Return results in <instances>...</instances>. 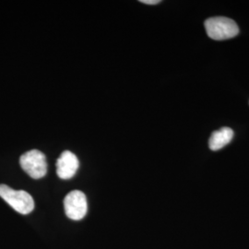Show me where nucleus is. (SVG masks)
Masks as SVG:
<instances>
[{
	"instance_id": "0eeeda50",
	"label": "nucleus",
	"mask_w": 249,
	"mask_h": 249,
	"mask_svg": "<svg viewBox=\"0 0 249 249\" xmlns=\"http://www.w3.org/2000/svg\"><path fill=\"white\" fill-rule=\"evenodd\" d=\"M141 2L147 5H156V4H159L160 1V0H141Z\"/></svg>"
},
{
	"instance_id": "20e7f679",
	"label": "nucleus",
	"mask_w": 249,
	"mask_h": 249,
	"mask_svg": "<svg viewBox=\"0 0 249 249\" xmlns=\"http://www.w3.org/2000/svg\"><path fill=\"white\" fill-rule=\"evenodd\" d=\"M64 208L67 216L70 219L74 221L83 219L88 211L85 194L80 190H73L70 192L64 199Z\"/></svg>"
},
{
	"instance_id": "f257e3e1",
	"label": "nucleus",
	"mask_w": 249,
	"mask_h": 249,
	"mask_svg": "<svg viewBox=\"0 0 249 249\" xmlns=\"http://www.w3.org/2000/svg\"><path fill=\"white\" fill-rule=\"evenodd\" d=\"M204 24L208 36L216 41L231 39L239 34L236 22L226 17L208 18Z\"/></svg>"
},
{
	"instance_id": "39448f33",
	"label": "nucleus",
	"mask_w": 249,
	"mask_h": 249,
	"mask_svg": "<svg viewBox=\"0 0 249 249\" xmlns=\"http://www.w3.org/2000/svg\"><path fill=\"white\" fill-rule=\"evenodd\" d=\"M80 162L77 156L70 151H63L56 160V174L63 180L73 178L79 169Z\"/></svg>"
},
{
	"instance_id": "7ed1b4c3",
	"label": "nucleus",
	"mask_w": 249,
	"mask_h": 249,
	"mask_svg": "<svg viewBox=\"0 0 249 249\" xmlns=\"http://www.w3.org/2000/svg\"><path fill=\"white\" fill-rule=\"evenodd\" d=\"M19 163L23 171L34 179H41L47 173V161L45 154L38 150L27 151L21 155Z\"/></svg>"
},
{
	"instance_id": "f03ea898",
	"label": "nucleus",
	"mask_w": 249,
	"mask_h": 249,
	"mask_svg": "<svg viewBox=\"0 0 249 249\" xmlns=\"http://www.w3.org/2000/svg\"><path fill=\"white\" fill-rule=\"evenodd\" d=\"M0 196L18 213L26 215L35 209L33 196L24 190H14L7 185H0Z\"/></svg>"
},
{
	"instance_id": "423d86ee",
	"label": "nucleus",
	"mask_w": 249,
	"mask_h": 249,
	"mask_svg": "<svg viewBox=\"0 0 249 249\" xmlns=\"http://www.w3.org/2000/svg\"><path fill=\"white\" fill-rule=\"evenodd\" d=\"M233 138V131L230 127H223L212 134L209 142V147L212 151H219L231 142Z\"/></svg>"
}]
</instances>
